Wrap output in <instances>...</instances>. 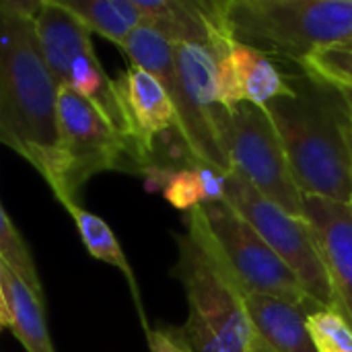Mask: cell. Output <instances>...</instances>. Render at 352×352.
<instances>
[{
    "instance_id": "20",
    "label": "cell",
    "mask_w": 352,
    "mask_h": 352,
    "mask_svg": "<svg viewBox=\"0 0 352 352\" xmlns=\"http://www.w3.org/2000/svg\"><path fill=\"white\" fill-rule=\"evenodd\" d=\"M0 264L10 268L29 289H33L39 297H43V289L33 256L27 243L23 241L21 233L10 223L6 210L2 208V202H0Z\"/></svg>"
},
{
    "instance_id": "19",
    "label": "cell",
    "mask_w": 352,
    "mask_h": 352,
    "mask_svg": "<svg viewBox=\"0 0 352 352\" xmlns=\"http://www.w3.org/2000/svg\"><path fill=\"white\" fill-rule=\"evenodd\" d=\"M91 33L105 37L120 50L134 29L142 25V14L134 0H58Z\"/></svg>"
},
{
    "instance_id": "16",
    "label": "cell",
    "mask_w": 352,
    "mask_h": 352,
    "mask_svg": "<svg viewBox=\"0 0 352 352\" xmlns=\"http://www.w3.org/2000/svg\"><path fill=\"white\" fill-rule=\"evenodd\" d=\"M144 177L148 186L161 188L171 206L186 212L227 198V175L206 165H188L182 169L159 167L151 169Z\"/></svg>"
},
{
    "instance_id": "21",
    "label": "cell",
    "mask_w": 352,
    "mask_h": 352,
    "mask_svg": "<svg viewBox=\"0 0 352 352\" xmlns=\"http://www.w3.org/2000/svg\"><path fill=\"white\" fill-rule=\"evenodd\" d=\"M307 330L318 352H352V324L338 307L307 314Z\"/></svg>"
},
{
    "instance_id": "14",
    "label": "cell",
    "mask_w": 352,
    "mask_h": 352,
    "mask_svg": "<svg viewBox=\"0 0 352 352\" xmlns=\"http://www.w3.org/2000/svg\"><path fill=\"white\" fill-rule=\"evenodd\" d=\"M33 23L43 62L58 89H64L72 62L93 50V33L58 0H43Z\"/></svg>"
},
{
    "instance_id": "28",
    "label": "cell",
    "mask_w": 352,
    "mask_h": 352,
    "mask_svg": "<svg viewBox=\"0 0 352 352\" xmlns=\"http://www.w3.org/2000/svg\"><path fill=\"white\" fill-rule=\"evenodd\" d=\"M0 330H2V326H0Z\"/></svg>"
},
{
    "instance_id": "11",
    "label": "cell",
    "mask_w": 352,
    "mask_h": 352,
    "mask_svg": "<svg viewBox=\"0 0 352 352\" xmlns=\"http://www.w3.org/2000/svg\"><path fill=\"white\" fill-rule=\"evenodd\" d=\"M116 87L130 124L132 140L142 165V175L157 167V138L179 128L177 109L163 85L138 66H128Z\"/></svg>"
},
{
    "instance_id": "10",
    "label": "cell",
    "mask_w": 352,
    "mask_h": 352,
    "mask_svg": "<svg viewBox=\"0 0 352 352\" xmlns=\"http://www.w3.org/2000/svg\"><path fill=\"white\" fill-rule=\"evenodd\" d=\"M217 93L231 116L241 103L266 107L274 99L291 97L295 89L270 56L231 39L219 56Z\"/></svg>"
},
{
    "instance_id": "6",
    "label": "cell",
    "mask_w": 352,
    "mask_h": 352,
    "mask_svg": "<svg viewBox=\"0 0 352 352\" xmlns=\"http://www.w3.org/2000/svg\"><path fill=\"white\" fill-rule=\"evenodd\" d=\"M175 66L179 76V99L175 103L179 128L177 138L190 159L198 165L231 173L229 161V122L231 116L219 103L217 64L227 47L179 43Z\"/></svg>"
},
{
    "instance_id": "15",
    "label": "cell",
    "mask_w": 352,
    "mask_h": 352,
    "mask_svg": "<svg viewBox=\"0 0 352 352\" xmlns=\"http://www.w3.org/2000/svg\"><path fill=\"white\" fill-rule=\"evenodd\" d=\"M248 314L254 328L252 352H318L307 330V311L287 301L248 295Z\"/></svg>"
},
{
    "instance_id": "29",
    "label": "cell",
    "mask_w": 352,
    "mask_h": 352,
    "mask_svg": "<svg viewBox=\"0 0 352 352\" xmlns=\"http://www.w3.org/2000/svg\"><path fill=\"white\" fill-rule=\"evenodd\" d=\"M351 204H352V202H351Z\"/></svg>"
},
{
    "instance_id": "26",
    "label": "cell",
    "mask_w": 352,
    "mask_h": 352,
    "mask_svg": "<svg viewBox=\"0 0 352 352\" xmlns=\"http://www.w3.org/2000/svg\"><path fill=\"white\" fill-rule=\"evenodd\" d=\"M346 45H351V47H352V43H346Z\"/></svg>"
},
{
    "instance_id": "18",
    "label": "cell",
    "mask_w": 352,
    "mask_h": 352,
    "mask_svg": "<svg viewBox=\"0 0 352 352\" xmlns=\"http://www.w3.org/2000/svg\"><path fill=\"white\" fill-rule=\"evenodd\" d=\"M64 208L70 214V219L74 221L76 231H78L87 252L95 260H101V262L118 268L126 276V280L130 285V291H132V297H134V303L138 307V316H140L142 328H144V332H148L151 328H148L146 318H144V309H142V303H140V293H138V285H136L134 272H132V268H130V264L126 260V254H124L118 237L109 229V225L101 217L85 210L78 202H68V204H64Z\"/></svg>"
},
{
    "instance_id": "1",
    "label": "cell",
    "mask_w": 352,
    "mask_h": 352,
    "mask_svg": "<svg viewBox=\"0 0 352 352\" xmlns=\"http://www.w3.org/2000/svg\"><path fill=\"white\" fill-rule=\"evenodd\" d=\"M295 93L268 103L293 179L303 196L352 202V126L340 89L309 74H287Z\"/></svg>"
},
{
    "instance_id": "4",
    "label": "cell",
    "mask_w": 352,
    "mask_h": 352,
    "mask_svg": "<svg viewBox=\"0 0 352 352\" xmlns=\"http://www.w3.org/2000/svg\"><path fill=\"white\" fill-rule=\"evenodd\" d=\"M223 21L233 41L297 66L352 43V0H227Z\"/></svg>"
},
{
    "instance_id": "2",
    "label": "cell",
    "mask_w": 352,
    "mask_h": 352,
    "mask_svg": "<svg viewBox=\"0 0 352 352\" xmlns=\"http://www.w3.org/2000/svg\"><path fill=\"white\" fill-rule=\"evenodd\" d=\"M58 93L35 23L0 4V142L29 161L54 194L62 173Z\"/></svg>"
},
{
    "instance_id": "17",
    "label": "cell",
    "mask_w": 352,
    "mask_h": 352,
    "mask_svg": "<svg viewBox=\"0 0 352 352\" xmlns=\"http://www.w3.org/2000/svg\"><path fill=\"white\" fill-rule=\"evenodd\" d=\"M2 291L10 314V332L27 352H56L47 330L43 297L29 289L10 268L0 264Z\"/></svg>"
},
{
    "instance_id": "25",
    "label": "cell",
    "mask_w": 352,
    "mask_h": 352,
    "mask_svg": "<svg viewBox=\"0 0 352 352\" xmlns=\"http://www.w3.org/2000/svg\"><path fill=\"white\" fill-rule=\"evenodd\" d=\"M338 89V87H336ZM340 93H342V99H344V103H346V107H349V116H351V126H352V89H340Z\"/></svg>"
},
{
    "instance_id": "23",
    "label": "cell",
    "mask_w": 352,
    "mask_h": 352,
    "mask_svg": "<svg viewBox=\"0 0 352 352\" xmlns=\"http://www.w3.org/2000/svg\"><path fill=\"white\" fill-rule=\"evenodd\" d=\"M151 352H194L177 328H157L146 332Z\"/></svg>"
},
{
    "instance_id": "27",
    "label": "cell",
    "mask_w": 352,
    "mask_h": 352,
    "mask_svg": "<svg viewBox=\"0 0 352 352\" xmlns=\"http://www.w3.org/2000/svg\"><path fill=\"white\" fill-rule=\"evenodd\" d=\"M248 352H252V351H250V349H248Z\"/></svg>"
},
{
    "instance_id": "12",
    "label": "cell",
    "mask_w": 352,
    "mask_h": 352,
    "mask_svg": "<svg viewBox=\"0 0 352 352\" xmlns=\"http://www.w3.org/2000/svg\"><path fill=\"white\" fill-rule=\"evenodd\" d=\"M303 217L314 229L338 309L352 324V204L303 196Z\"/></svg>"
},
{
    "instance_id": "24",
    "label": "cell",
    "mask_w": 352,
    "mask_h": 352,
    "mask_svg": "<svg viewBox=\"0 0 352 352\" xmlns=\"http://www.w3.org/2000/svg\"><path fill=\"white\" fill-rule=\"evenodd\" d=\"M0 326L2 328H10V314H8L4 291H2V278H0Z\"/></svg>"
},
{
    "instance_id": "9",
    "label": "cell",
    "mask_w": 352,
    "mask_h": 352,
    "mask_svg": "<svg viewBox=\"0 0 352 352\" xmlns=\"http://www.w3.org/2000/svg\"><path fill=\"white\" fill-rule=\"evenodd\" d=\"M231 171L248 179L266 200L293 217H303V194L297 188L285 146L264 107L241 103L229 122Z\"/></svg>"
},
{
    "instance_id": "13",
    "label": "cell",
    "mask_w": 352,
    "mask_h": 352,
    "mask_svg": "<svg viewBox=\"0 0 352 352\" xmlns=\"http://www.w3.org/2000/svg\"><path fill=\"white\" fill-rule=\"evenodd\" d=\"M142 25L169 43H198L225 47L231 37L223 21V2L204 0H134Z\"/></svg>"
},
{
    "instance_id": "3",
    "label": "cell",
    "mask_w": 352,
    "mask_h": 352,
    "mask_svg": "<svg viewBox=\"0 0 352 352\" xmlns=\"http://www.w3.org/2000/svg\"><path fill=\"white\" fill-rule=\"evenodd\" d=\"M177 260L171 274L188 299V320L182 334L194 352H248L254 328L248 295L214 243L204 214L192 208L186 233L175 235Z\"/></svg>"
},
{
    "instance_id": "5",
    "label": "cell",
    "mask_w": 352,
    "mask_h": 352,
    "mask_svg": "<svg viewBox=\"0 0 352 352\" xmlns=\"http://www.w3.org/2000/svg\"><path fill=\"white\" fill-rule=\"evenodd\" d=\"M58 132L62 173L56 200L64 206L76 202L78 190L97 173H140L132 144L89 99L64 87L58 93Z\"/></svg>"
},
{
    "instance_id": "7",
    "label": "cell",
    "mask_w": 352,
    "mask_h": 352,
    "mask_svg": "<svg viewBox=\"0 0 352 352\" xmlns=\"http://www.w3.org/2000/svg\"><path fill=\"white\" fill-rule=\"evenodd\" d=\"M295 272L309 299L320 307H338L316 235L305 217H293L266 200L237 171L227 173L225 198Z\"/></svg>"
},
{
    "instance_id": "22",
    "label": "cell",
    "mask_w": 352,
    "mask_h": 352,
    "mask_svg": "<svg viewBox=\"0 0 352 352\" xmlns=\"http://www.w3.org/2000/svg\"><path fill=\"white\" fill-rule=\"evenodd\" d=\"M305 74L338 89H352V47L334 45L311 54L301 66Z\"/></svg>"
},
{
    "instance_id": "8",
    "label": "cell",
    "mask_w": 352,
    "mask_h": 352,
    "mask_svg": "<svg viewBox=\"0 0 352 352\" xmlns=\"http://www.w3.org/2000/svg\"><path fill=\"white\" fill-rule=\"evenodd\" d=\"M200 210L214 243L245 295L274 297L303 307L307 314L320 307L309 299L295 272L227 200L204 204Z\"/></svg>"
}]
</instances>
